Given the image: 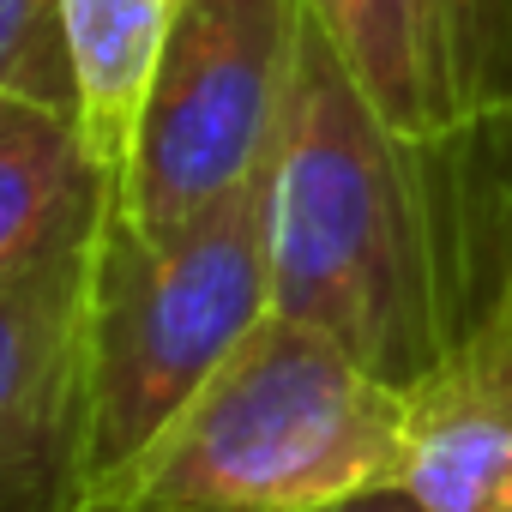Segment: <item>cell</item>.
Wrapping results in <instances>:
<instances>
[{
	"instance_id": "1",
	"label": "cell",
	"mask_w": 512,
	"mask_h": 512,
	"mask_svg": "<svg viewBox=\"0 0 512 512\" xmlns=\"http://www.w3.org/2000/svg\"><path fill=\"white\" fill-rule=\"evenodd\" d=\"M440 151L398 139L302 13V55L266 169L272 314L332 338L386 386H422L464 308L434 193Z\"/></svg>"
},
{
	"instance_id": "2",
	"label": "cell",
	"mask_w": 512,
	"mask_h": 512,
	"mask_svg": "<svg viewBox=\"0 0 512 512\" xmlns=\"http://www.w3.org/2000/svg\"><path fill=\"white\" fill-rule=\"evenodd\" d=\"M404 440V386L266 314L103 500L121 512H320L398 482Z\"/></svg>"
},
{
	"instance_id": "3",
	"label": "cell",
	"mask_w": 512,
	"mask_h": 512,
	"mask_svg": "<svg viewBox=\"0 0 512 512\" xmlns=\"http://www.w3.org/2000/svg\"><path fill=\"white\" fill-rule=\"evenodd\" d=\"M266 314V175L175 229H139L109 205L91 247V500L109 494Z\"/></svg>"
},
{
	"instance_id": "4",
	"label": "cell",
	"mask_w": 512,
	"mask_h": 512,
	"mask_svg": "<svg viewBox=\"0 0 512 512\" xmlns=\"http://www.w3.org/2000/svg\"><path fill=\"white\" fill-rule=\"evenodd\" d=\"M302 55V0H181L115 205L139 229L205 217L266 175Z\"/></svg>"
},
{
	"instance_id": "5",
	"label": "cell",
	"mask_w": 512,
	"mask_h": 512,
	"mask_svg": "<svg viewBox=\"0 0 512 512\" xmlns=\"http://www.w3.org/2000/svg\"><path fill=\"white\" fill-rule=\"evenodd\" d=\"M91 247L0 284V512L91 506Z\"/></svg>"
},
{
	"instance_id": "6",
	"label": "cell",
	"mask_w": 512,
	"mask_h": 512,
	"mask_svg": "<svg viewBox=\"0 0 512 512\" xmlns=\"http://www.w3.org/2000/svg\"><path fill=\"white\" fill-rule=\"evenodd\" d=\"M302 13L374 115L422 151L512 115V0H302Z\"/></svg>"
},
{
	"instance_id": "7",
	"label": "cell",
	"mask_w": 512,
	"mask_h": 512,
	"mask_svg": "<svg viewBox=\"0 0 512 512\" xmlns=\"http://www.w3.org/2000/svg\"><path fill=\"white\" fill-rule=\"evenodd\" d=\"M428 512H512V260L440 368L410 386V440L398 476Z\"/></svg>"
},
{
	"instance_id": "8",
	"label": "cell",
	"mask_w": 512,
	"mask_h": 512,
	"mask_svg": "<svg viewBox=\"0 0 512 512\" xmlns=\"http://www.w3.org/2000/svg\"><path fill=\"white\" fill-rule=\"evenodd\" d=\"M115 187V163L97 157L73 109L0 97V284L91 241Z\"/></svg>"
},
{
	"instance_id": "9",
	"label": "cell",
	"mask_w": 512,
	"mask_h": 512,
	"mask_svg": "<svg viewBox=\"0 0 512 512\" xmlns=\"http://www.w3.org/2000/svg\"><path fill=\"white\" fill-rule=\"evenodd\" d=\"M181 0H61V31L79 79V127L103 163H127L133 121Z\"/></svg>"
},
{
	"instance_id": "10",
	"label": "cell",
	"mask_w": 512,
	"mask_h": 512,
	"mask_svg": "<svg viewBox=\"0 0 512 512\" xmlns=\"http://www.w3.org/2000/svg\"><path fill=\"white\" fill-rule=\"evenodd\" d=\"M0 97H37L79 115L61 0H0Z\"/></svg>"
},
{
	"instance_id": "11",
	"label": "cell",
	"mask_w": 512,
	"mask_h": 512,
	"mask_svg": "<svg viewBox=\"0 0 512 512\" xmlns=\"http://www.w3.org/2000/svg\"><path fill=\"white\" fill-rule=\"evenodd\" d=\"M320 512H428L404 482H380V488H362V494H344V500H332V506H320Z\"/></svg>"
},
{
	"instance_id": "12",
	"label": "cell",
	"mask_w": 512,
	"mask_h": 512,
	"mask_svg": "<svg viewBox=\"0 0 512 512\" xmlns=\"http://www.w3.org/2000/svg\"><path fill=\"white\" fill-rule=\"evenodd\" d=\"M85 512H121V506H109V500H91V506H85Z\"/></svg>"
},
{
	"instance_id": "13",
	"label": "cell",
	"mask_w": 512,
	"mask_h": 512,
	"mask_svg": "<svg viewBox=\"0 0 512 512\" xmlns=\"http://www.w3.org/2000/svg\"><path fill=\"white\" fill-rule=\"evenodd\" d=\"M506 121H512V115H506ZM506 260H512V253H506Z\"/></svg>"
}]
</instances>
